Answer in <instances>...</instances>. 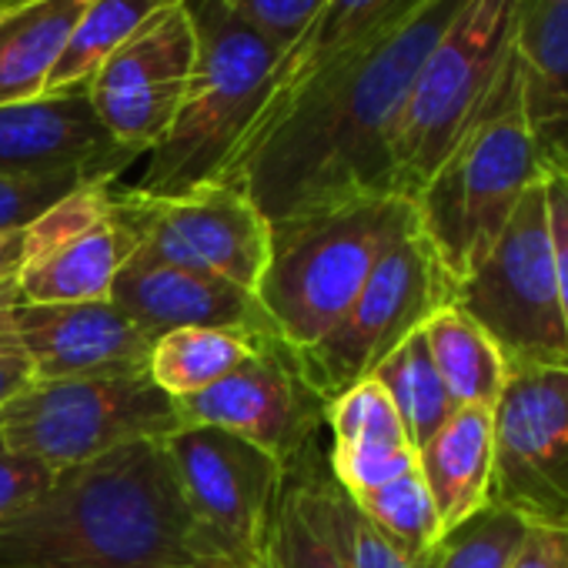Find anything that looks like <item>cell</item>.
<instances>
[{
    "mask_svg": "<svg viewBox=\"0 0 568 568\" xmlns=\"http://www.w3.org/2000/svg\"><path fill=\"white\" fill-rule=\"evenodd\" d=\"M267 338V335H264ZM261 338L237 335V332H217V328H178L154 342L148 378L178 398L197 395L221 382L227 372H234L257 345Z\"/></svg>",
    "mask_w": 568,
    "mask_h": 568,
    "instance_id": "d4e9b609",
    "label": "cell"
},
{
    "mask_svg": "<svg viewBox=\"0 0 568 568\" xmlns=\"http://www.w3.org/2000/svg\"><path fill=\"white\" fill-rule=\"evenodd\" d=\"M332 448L328 468L348 495L382 488L418 468V452L405 435V425L388 392L365 378L328 405Z\"/></svg>",
    "mask_w": 568,
    "mask_h": 568,
    "instance_id": "ffe728a7",
    "label": "cell"
},
{
    "mask_svg": "<svg viewBox=\"0 0 568 568\" xmlns=\"http://www.w3.org/2000/svg\"><path fill=\"white\" fill-rule=\"evenodd\" d=\"M181 425L231 432L288 468L328 422V402L308 382L298 352L267 335L254 352L211 388L178 398Z\"/></svg>",
    "mask_w": 568,
    "mask_h": 568,
    "instance_id": "7c38bea8",
    "label": "cell"
},
{
    "mask_svg": "<svg viewBox=\"0 0 568 568\" xmlns=\"http://www.w3.org/2000/svg\"><path fill=\"white\" fill-rule=\"evenodd\" d=\"M465 0H405L358 44L267 101L221 184L264 221L318 204L395 194L392 144L415 74Z\"/></svg>",
    "mask_w": 568,
    "mask_h": 568,
    "instance_id": "6da1fadb",
    "label": "cell"
},
{
    "mask_svg": "<svg viewBox=\"0 0 568 568\" xmlns=\"http://www.w3.org/2000/svg\"><path fill=\"white\" fill-rule=\"evenodd\" d=\"M18 284L14 281H0V358L21 355V342H18V325H14V312H18Z\"/></svg>",
    "mask_w": 568,
    "mask_h": 568,
    "instance_id": "8d00e7d4",
    "label": "cell"
},
{
    "mask_svg": "<svg viewBox=\"0 0 568 568\" xmlns=\"http://www.w3.org/2000/svg\"><path fill=\"white\" fill-rule=\"evenodd\" d=\"M111 302L154 342L178 328H217L251 338L274 335L254 292L217 274L168 264L141 247L118 271Z\"/></svg>",
    "mask_w": 568,
    "mask_h": 568,
    "instance_id": "ac0fdd59",
    "label": "cell"
},
{
    "mask_svg": "<svg viewBox=\"0 0 568 568\" xmlns=\"http://www.w3.org/2000/svg\"><path fill=\"white\" fill-rule=\"evenodd\" d=\"M221 4L241 24L288 54V48L315 24L328 0H221Z\"/></svg>",
    "mask_w": 568,
    "mask_h": 568,
    "instance_id": "d6a6232c",
    "label": "cell"
},
{
    "mask_svg": "<svg viewBox=\"0 0 568 568\" xmlns=\"http://www.w3.org/2000/svg\"><path fill=\"white\" fill-rule=\"evenodd\" d=\"M358 511L382 531L388 535L398 548H405L408 555H432L445 535L435 498L422 478V471H408L382 488L362 491V495H348Z\"/></svg>",
    "mask_w": 568,
    "mask_h": 568,
    "instance_id": "f546056e",
    "label": "cell"
},
{
    "mask_svg": "<svg viewBox=\"0 0 568 568\" xmlns=\"http://www.w3.org/2000/svg\"><path fill=\"white\" fill-rule=\"evenodd\" d=\"M0 568H234L191 515L164 442L64 468L0 528Z\"/></svg>",
    "mask_w": 568,
    "mask_h": 568,
    "instance_id": "7a4b0ae2",
    "label": "cell"
},
{
    "mask_svg": "<svg viewBox=\"0 0 568 568\" xmlns=\"http://www.w3.org/2000/svg\"><path fill=\"white\" fill-rule=\"evenodd\" d=\"M24 251V231H0V281H14Z\"/></svg>",
    "mask_w": 568,
    "mask_h": 568,
    "instance_id": "f35d334b",
    "label": "cell"
},
{
    "mask_svg": "<svg viewBox=\"0 0 568 568\" xmlns=\"http://www.w3.org/2000/svg\"><path fill=\"white\" fill-rule=\"evenodd\" d=\"M197 54L168 134L134 184L144 194H187L227 178L281 74L284 51L241 24L221 0H184Z\"/></svg>",
    "mask_w": 568,
    "mask_h": 568,
    "instance_id": "277c9868",
    "label": "cell"
},
{
    "mask_svg": "<svg viewBox=\"0 0 568 568\" xmlns=\"http://www.w3.org/2000/svg\"><path fill=\"white\" fill-rule=\"evenodd\" d=\"M452 305L485 328L508 368L568 362L545 181L521 197L488 257L455 288Z\"/></svg>",
    "mask_w": 568,
    "mask_h": 568,
    "instance_id": "ba28073f",
    "label": "cell"
},
{
    "mask_svg": "<svg viewBox=\"0 0 568 568\" xmlns=\"http://www.w3.org/2000/svg\"><path fill=\"white\" fill-rule=\"evenodd\" d=\"M98 184L88 174H34L0 178V231H24L71 191Z\"/></svg>",
    "mask_w": 568,
    "mask_h": 568,
    "instance_id": "1f68e13d",
    "label": "cell"
},
{
    "mask_svg": "<svg viewBox=\"0 0 568 568\" xmlns=\"http://www.w3.org/2000/svg\"><path fill=\"white\" fill-rule=\"evenodd\" d=\"M197 54L184 0L161 8L84 84L101 128L141 158L168 134Z\"/></svg>",
    "mask_w": 568,
    "mask_h": 568,
    "instance_id": "9a60e30c",
    "label": "cell"
},
{
    "mask_svg": "<svg viewBox=\"0 0 568 568\" xmlns=\"http://www.w3.org/2000/svg\"><path fill=\"white\" fill-rule=\"evenodd\" d=\"M88 0H0V108L48 94Z\"/></svg>",
    "mask_w": 568,
    "mask_h": 568,
    "instance_id": "7402d4cb",
    "label": "cell"
},
{
    "mask_svg": "<svg viewBox=\"0 0 568 568\" xmlns=\"http://www.w3.org/2000/svg\"><path fill=\"white\" fill-rule=\"evenodd\" d=\"M545 181V168L521 108V74L511 51L488 104L415 197L418 224L452 295L488 257L521 197Z\"/></svg>",
    "mask_w": 568,
    "mask_h": 568,
    "instance_id": "5b68a950",
    "label": "cell"
},
{
    "mask_svg": "<svg viewBox=\"0 0 568 568\" xmlns=\"http://www.w3.org/2000/svg\"><path fill=\"white\" fill-rule=\"evenodd\" d=\"M508 568H568V528L528 525Z\"/></svg>",
    "mask_w": 568,
    "mask_h": 568,
    "instance_id": "d590c367",
    "label": "cell"
},
{
    "mask_svg": "<svg viewBox=\"0 0 568 568\" xmlns=\"http://www.w3.org/2000/svg\"><path fill=\"white\" fill-rule=\"evenodd\" d=\"M491 505L568 528V362L508 368L491 408Z\"/></svg>",
    "mask_w": 568,
    "mask_h": 568,
    "instance_id": "30bf717a",
    "label": "cell"
},
{
    "mask_svg": "<svg viewBox=\"0 0 568 568\" xmlns=\"http://www.w3.org/2000/svg\"><path fill=\"white\" fill-rule=\"evenodd\" d=\"M445 305H452V281L418 224L375 264L352 308L315 348L302 352L298 362L315 392L332 405L338 395L372 378L375 368Z\"/></svg>",
    "mask_w": 568,
    "mask_h": 568,
    "instance_id": "9c48e42d",
    "label": "cell"
},
{
    "mask_svg": "<svg viewBox=\"0 0 568 568\" xmlns=\"http://www.w3.org/2000/svg\"><path fill=\"white\" fill-rule=\"evenodd\" d=\"M114 204L144 254L217 274L247 292L257 288L267 261V221L244 191L217 181L158 197L114 181Z\"/></svg>",
    "mask_w": 568,
    "mask_h": 568,
    "instance_id": "8fae6325",
    "label": "cell"
},
{
    "mask_svg": "<svg viewBox=\"0 0 568 568\" xmlns=\"http://www.w3.org/2000/svg\"><path fill=\"white\" fill-rule=\"evenodd\" d=\"M168 4H174V0H88V8L74 24L71 41L48 81V94L84 88L94 78V71Z\"/></svg>",
    "mask_w": 568,
    "mask_h": 568,
    "instance_id": "4316f807",
    "label": "cell"
},
{
    "mask_svg": "<svg viewBox=\"0 0 568 568\" xmlns=\"http://www.w3.org/2000/svg\"><path fill=\"white\" fill-rule=\"evenodd\" d=\"M545 207H548V227H551V247H555V271H558L565 328H568V174H545Z\"/></svg>",
    "mask_w": 568,
    "mask_h": 568,
    "instance_id": "e575fe53",
    "label": "cell"
},
{
    "mask_svg": "<svg viewBox=\"0 0 568 568\" xmlns=\"http://www.w3.org/2000/svg\"><path fill=\"white\" fill-rule=\"evenodd\" d=\"M418 471L452 531L491 505V408L462 405L418 448Z\"/></svg>",
    "mask_w": 568,
    "mask_h": 568,
    "instance_id": "44dd1931",
    "label": "cell"
},
{
    "mask_svg": "<svg viewBox=\"0 0 568 568\" xmlns=\"http://www.w3.org/2000/svg\"><path fill=\"white\" fill-rule=\"evenodd\" d=\"M134 247L114 204V181L84 184L24 227L18 298L24 305L104 302Z\"/></svg>",
    "mask_w": 568,
    "mask_h": 568,
    "instance_id": "4fadbf2b",
    "label": "cell"
},
{
    "mask_svg": "<svg viewBox=\"0 0 568 568\" xmlns=\"http://www.w3.org/2000/svg\"><path fill=\"white\" fill-rule=\"evenodd\" d=\"M164 448L197 525L234 568H251L288 468L221 428L181 425Z\"/></svg>",
    "mask_w": 568,
    "mask_h": 568,
    "instance_id": "5bb4252c",
    "label": "cell"
},
{
    "mask_svg": "<svg viewBox=\"0 0 568 568\" xmlns=\"http://www.w3.org/2000/svg\"><path fill=\"white\" fill-rule=\"evenodd\" d=\"M31 385V365L24 355H11L0 358V405L11 402L18 392H24Z\"/></svg>",
    "mask_w": 568,
    "mask_h": 568,
    "instance_id": "74e56055",
    "label": "cell"
},
{
    "mask_svg": "<svg viewBox=\"0 0 568 568\" xmlns=\"http://www.w3.org/2000/svg\"><path fill=\"white\" fill-rule=\"evenodd\" d=\"M525 531L528 525L518 515L488 505L442 535L432 568H508Z\"/></svg>",
    "mask_w": 568,
    "mask_h": 568,
    "instance_id": "4dcf8cb0",
    "label": "cell"
},
{
    "mask_svg": "<svg viewBox=\"0 0 568 568\" xmlns=\"http://www.w3.org/2000/svg\"><path fill=\"white\" fill-rule=\"evenodd\" d=\"M181 428L178 405L148 375L94 382H31L0 405V442L51 471L88 465L134 442Z\"/></svg>",
    "mask_w": 568,
    "mask_h": 568,
    "instance_id": "52a82bcc",
    "label": "cell"
},
{
    "mask_svg": "<svg viewBox=\"0 0 568 568\" xmlns=\"http://www.w3.org/2000/svg\"><path fill=\"white\" fill-rule=\"evenodd\" d=\"M418 227L402 194H358L267 221V261L254 298L274 335L298 355L352 308L375 264Z\"/></svg>",
    "mask_w": 568,
    "mask_h": 568,
    "instance_id": "3957f363",
    "label": "cell"
},
{
    "mask_svg": "<svg viewBox=\"0 0 568 568\" xmlns=\"http://www.w3.org/2000/svg\"><path fill=\"white\" fill-rule=\"evenodd\" d=\"M521 108L545 174H568V0H518Z\"/></svg>",
    "mask_w": 568,
    "mask_h": 568,
    "instance_id": "d6986e66",
    "label": "cell"
},
{
    "mask_svg": "<svg viewBox=\"0 0 568 568\" xmlns=\"http://www.w3.org/2000/svg\"><path fill=\"white\" fill-rule=\"evenodd\" d=\"M422 335L452 402L458 408L462 405L495 408L508 378V362L498 352V345L485 335V328L471 322L458 305H445L425 322Z\"/></svg>",
    "mask_w": 568,
    "mask_h": 568,
    "instance_id": "603a6c76",
    "label": "cell"
},
{
    "mask_svg": "<svg viewBox=\"0 0 568 568\" xmlns=\"http://www.w3.org/2000/svg\"><path fill=\"white\" fill-rule=\"evenodd\" d=\"M518 0H465L422 61L395 144L392 191L418 197L488 104L511 51Z\"/></svg>",
    "mask_w": 568,
    "mask_h": 568,
    "instance_id": "8992f818",
    "label": "cell"
},
{
    "mask_svg": "<svg viewBox=\"0 0 568 568\" xmlns=\"http://www.w3.org/2000/svg\"><path fill=\"white\" fill-rule=\"evenodd\" d=\"M302 465L308 471L318 511H322L335 545L342 548V558L348 568H432L435 551L408 555L358 511V505L348 498V491L335 481V475L328 468V452L322 445H312L302 455Z\"/></svg>",
    "mask_w": 568,
    "mask_h": 568,
    "instance_id": "484cf974",
    "label": "cell"
},
{
    "mask_svg": "<svg viewBox=\"0 0 568 568\" xmlns=\"http://www.w3.org/2000/svg\"><path fill=\"white\" fill-rule=\"evenodd\" d=\"M138 158L101 128L84 88L0 108V178L88 174L91 181H118Z\"/></svg>",
    "mask_w": 568,
    "mask_h": 568,
    "instance_id": "e0dca14e",
    "label": "cell"
},
{
    "mask_svg": "<svg viewBox=\"0 0 568 568\" xmlns=\"http://www.w3.org/2000/svg\"><path fill=\"white\" fill-rule=\"evenodd\" d=\"M402 4L405 0H328V4L322 8V14L315 18V24L288 48V54H284L277 84H274L267 101L281 98L284 91H292L298 81L315 74L322 64H328L342 51L358 44L385 18H392Z\"/></svg>",
    "mask_w": 568,
    "mask_h": 568,
    "instance_id": "f1b7e54d",
    "label": "cell"
},
{
    "mask_svg": "<svg viewBox=\"0 0 568 568\" xmlns=\"http://www.w3.org/2000/svg\"><path fill=\"white\" fill-rule=\"evenodd\" d=\"M31 382L144 378L154 338L111 298L74 305H24L14 312Z\"/></svg>",
    "mask_w": 568,
    "mask_h": 568,
    "instance_id": "2e32d148",
    "label": "cell"
},
{
    "mask_svg": "<svg viewBox=\"0 0 568 568\" xmlns=\"http://www.w3.org/2000/svg\"><path fill=\"white\" fill-rule=\"evenodd\" d=\"M54 475L58 471H51L44 462L0 442V528L24 515L51 488Z\"/></svg>",
    "mask_w": 568,
    "mask_h": 568,
    "instance_id": "836d02e7",
    "label": "cell"
},
{
    "mask_svg": "<svg viewBox=\"0 0 568 568\" xmlns=\"http://www.w3.org/2000/svg\"><path fill=\"white\" fill-rule=\"evenodd\" d=\"M251 568H348L318 511L302 458H295L284 471L281 495L271 508Z\"/></svg>",
    "mask_w": 568,
    "mask_h": 568,
    "instance_id": "cb8c5ba5",
    "label": "cell"
},
{
    "mask_svg": "<svg viewBox=\"0 0 568 568\" xmlns=\"http://www.w3.org/2000/svg\"><path fill=\"white\" fill-rule=\"evenodd\" d=\"M392 398L408 442L415 445V452L452 418V412L458 408L428 355L425 335L415 332L405 345H398L372 375Z\"/></svg>",
    "mask_w": 568,
    "mask_h": 568,
    "instance_id": "83f0119b",
    "label": "cell"
}]
</instances>
